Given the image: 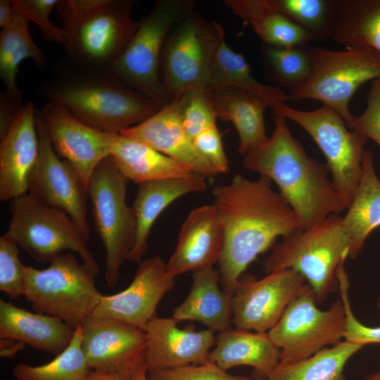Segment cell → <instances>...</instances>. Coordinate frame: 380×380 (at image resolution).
<instances>
[{
    "label": "cell",
    "instance_id": "cell-11",
    "mask_svg": "<svg viewBox=\"0 0 380 380\" xmlns=\"http://www.w3.org/2000/svg\"><path fill=\"white\" fill-rule=\"evenodd\" d=\"M272 112L299 125L316 142L327 160L332 182L349 205L360 179L368 139L348 130L342 117L326 105L302 111L285 103Z\"/></svg>",
    "mask_w": 380,
    "mask_h": 380
},
{
    "label": "cell",
    "instance_id": "cell-41",
    "mask_svg": "<svg viewBox=\"0 0 380 380\" xmlns=\"http://www.w3.org/2000/svg\"><path fill=\"white\" fill-rule=\"evenodd\" d=\"M344 263L345 262L339 265L336 273L341 300L346 312L344 338L363 346L367 344L380 343V326L365 325L355 317L353 312L349 300V279L344 268Z\"/></svg>",
    "mask_w": 380,
    "mask_h": 380
},
{
    "label": "cell",
    "instance_id": "cell-22",
    "mask_svg": "<svg viewBox=\"0 0 380 380\" xmlns=\"http://www.w3.org/2000/svg\"><path fill=\"white\" fill-rule=\"evenodd\" d=\"M224 240L220 216L213 204L193 210L182 225L175 250L166 267L176 277L213 267L220 259Z\"/></svg>",
    "mask_w": 380,
    "mask_h": 380
},
{
    "label": "cell",
    "instance_id": "cell-6",
    "mask_svg": "<svg viewBox=\"0 0 380 380\" xmlns=\"http://www.w3.org/2000/svg\"><path fill=\"white\" fill-rule=\"evenodd\" d=\"M25 274L23 296L32 309L74 328L92 317L103 296L97 274L72 252L56 257L45 269L25 265Z\"/></svg>",
    "mask_w": 380,
    "mask_h": 380
},
{
    "label": "cell",
    "instance_id": "cell-51",
    "mask_svg": "<svg viewBox=\"0 0 380 380\" xmlns=\"http://www.w3.org/2000/svg\"><path fill=\"white\" fill-rule=\"evenodd\" d=\"M377 306H378V308L380 310V297L378 300V302H377Z\"/></svg>",
    "mask_w": 380,
    "mask_h": 380
},
{
    "label": "cell",
    "instance_id": "cell-46",
    "mask_svg": "<svg viewBox=\"0 0 380 380\" xmlns=\"http://www.w3.org/2000/svg\"><path fill=\"white\" fill-rule=\"evenodd\" d=\"M25 344L17 340L0 338V356L13 358L18 353L24 349Z\"/></svg>",
    "mask_w": 380,
    "mask_h": 380
},
{
    "label": "cell",
    "instance_id": "cell-5",
    "mask_svg": "<svg viewBox=\"0 0 380 380\" xmlns=\"http://www.w3.org/2000/svg\"><path fill=\"white\" fill-rule=\"evenodd\" d=\"M194 4L187 0L157 1L139 20L119 58L105 70L160 107L170 103L172 99L160 77L161 53L172 28L193 12Z\"/></svg>",
    "mask_w": 380,
    "mask_h": 380
},
{
    "label": "cell",
    "instance_id": "cell-18",
    "mask_svg": "<svg viewBox=\"0 0 380 380\" xmlns=\"http://www.w3.org/2000/svg\"><path fill=\"white\" fill-rule=\"evenodd\" d=\"M175 278L160 256L141 260L130 284L115 294L103 295L92 317L122 321L145 330L161 299L174 288Z\"/></svg>",
    "mask_w": 380,
    "mask_h": 380
},
{
    "label": "cell",
    "instance_id": "cell-39",
    "mask_svg": "<svg viewBox=\"0 0 380 380\" xmlns=\"http://www.w3.org/2000/svg\"><path fill=\"white\" fill-rule=\"evenodd\" d=\"M18 247L6 233L0 237V290L11 300L23 296L25 265Z\"/></svg>",
    "mask_w": 380,
    "mask_h": 380
},
{
    "label": "cell",
    "instance_id": "cell-30",
    "mask_svg": "<svg viewBox=\"0 0 380 380\" xmlns=\"http://www.w3.org/2000/svg\"><path fill=\"white\" fill-rule=\"evenodd\" d=\"M214 23L218 32V41L206 89L221 87L240 88L262 98L272 110L286 103L290 99L289 95L278 87L267 86L255 80L245 58L227 46L222 25Z\"/></svg>",
    "mask_w": 380,
    "mask_h": 380
},
{
    "label": "cell",
    "instance_id": "cell-12",
    "mask_svg": "<svg viewBox=\"0 0 380 380\" xmlns=\"http://www.w3.org/2000/svg\"><path fill=\"white\" fill-rule=\"evenodd\" d=\"M310 289L294 298L267 334L280 350L279 362L291 364L306 359L344 338L346 312L341 300L324 310L317 306Z\"/></svg>",
    "mask_w": 380,
    "mask_h": 380
},
{
    "label": "cell",
    "instance_id": "cell-50",
    "mask_svg": "<svg viewBox=\"0 0 380 380\" xmlns=\"http://www.w3.org/2000/svg\"><path fill=\"white\" fill-rule=\"evenodd\" d=\"M363 380H380V370L367 374L365 376Z\"/></svg>",
    "mask_w": 380,
    "mask_h": 380
},
{
    "label": "cell",
    "instance_id": "cell-16",
    "mask_svg": "<svg viewBox=\"0 0 380 380\" xmlns=\"http://www.w3.org/2000/svg\"><path fill=\"white\" fill-rule=\"evenodd\" d=\"M39 110L54 151L72 165L87 189L94 171L110 156L119 134L86 125L53 101L48 100Z\"/></svg>",
    "mask_w": 380,
    "mask_h": 380
},
{
    "label": "cell",
    "instance_id": "cell-2",
    "mask_svg": "<svg viewBox=\"0 0 380 380\" xmlns=\"http://www.w3.org/2000/svg\"><path fill=\"white\" fill-rule=\"evenodd\" d=\"M243 164L247 170L269 178L278 186L303 230L348 208L346 198L329 177L327 164L307 154L283 117L274 116L271 137L246 154Z\"/></svg>",
    "mask_w": 380,
    "mask_h": 380
},
{
    "label": "cell",
    "instance_id": "cell-33",
    "mask_svg": "<svg viewBox=\"0 0 380 380\" xmlns=\"http://www.w3.org/2000/svg\"><path fill=\"white\" fill-rule=\"evenodd\" d=\"M29 20L15 11L11 23L0 34V77L6 91L22 100L16 84L18 67L23 61L32 59L40 68L47 65L48 58L35 44L28 29Z\"/></svg>",
    "mask_w": 380,
    "mask_h": 380
},
{
    "label": "cell",
    "instance_id": "cell-42",
    "mask_svg": "<svg viewBox=\"0 0 380 380\" xmlns=\"http://www.w3.org/2000/svg\"><path fill=\"white\" fill-rule=\"evenodd\" d=\"M148 380H253L246 375L229 374L215 365L206 362L148 371Z\"/></svg>",
    "mask_w": 380,
    "mask_h": 380
},
{
    "label": "cell",
    "instance_id": "cell-48",
    "mask_svg": "<svg viewBox=\"0 0 380 380\" xmlns=\"http://www.w3.org/2000/svg\"><path fill=\"white\" fill-rule=\"evenodd\" d=\"M130 377L118 374L90 370L83 380H129Z\"/></svg>",
    "mask_w": 380,
    "mask_h": 380
},
{
    "label": "cell",
    "instance_id": "cell-29",
    "mask_svg": "<svg viewBox=\"0 0 380 380\" xmlns=\"http://www.w3.org/2000/svg\"><path fill=\"white\" fill-rule=\"evenodd\" d=\"M109 157L128 181L138 184L195 174L185 165L149 146L120 133Z\"/></svg>",
    "mask_w": 380,
    "mask_h": 380
},
{
    "label": "cell",
    "instance_id": "cell-40",
    "mask_svg": "<svg viewBox=\"0 0 380 380\" xmlns=\"http://www.w3.org/2000/svg\"><path fill=\"white\" fill-rule=\"evenodd\" d=\"M11 2L14 11L25 17L29 22L34 23L46 40L65 46V30L50 20V15L58 0H11Z\"/></svg>",
    "mask_w": 380,
    "mask_h": 380
},
{
    "label": "cell",
    "instance_id": "cell-14",
    "mask_svg": "<svg viewBox=\"0 0 380 380\" xmlns=\"http://www.w3.org/2000/svg\"><path fill=\"white\" fill-rule=\"evenodd\" d=\"M310 289L304 277L293 270L273 272L260 279L242 275L232 296V324L239 329L267 333L288 305Z\"/></svg>",
    "mask_w": 380,
    "mask_h": 380
},
{
    "label": "cell",
    "instance_id": "cell-1",
    "mask_svg": "<svg viewBox=\"0 0 380 380\" xmlns=\"http://www.w3.org/2000/svg\"><path fill=\"white\" fill-rule=\"evenodd\" d=\"M213 195L224 232L220 282L233 296L243 272L259 255L278 237L302 228L295 212L266 177L253 181L236 174L229 184L215 186Z\"/></svg>",
    "mask_w": 380,
    "mask_h": 380
},
{
    "label": "cell",
    "instance_id": "cell-31",
    "mask_svg": "<svg viewBox=\"0 0 380 380\" xmlns=\"http://www.w3.org/2000/svg\"><path fill=\"white\" fill-rule=\"evenodd\" d=\"M224 4L244 23L251 24L265 45L298 47L315 39L308 30L273 10L269 0H227Z\"/></svg>",
    "mask_w": 380,
    "mask_h": 380
},
{
    "label": "cell",
    "instance_id": "cell-24",
    "mask_svg": "<svg viewBox=\"0 0 380 380\" xmlns=\"http://www.w3.org/2000/svg\"><path fill=\"white\" fill-rule=\"evenodd\" d=\"M205 90L217 118L231 122L236 127L241 155L244 156L268 141L264 117L268 106L262 98L234 87Z\"/></svg>",
    "mask_w": 380,
    "mask_h": 380
},
{
    "label": "cell",
    "instance_id": "cell-17",
    "mask_svg": "<svg viewBox=\"0 0 380 380\" xmlns=\"http://www.w3.org/2000/svg\"><path fill=\"white\" fill-rule=\"evenodd\" d=\"M81 346L90 370L131 377L144 361V330L110 318L91 317L82 325Z\"/></svg>",
    "mask_w": 380,
    "mask_h": 380
},
{
    "label": "cell",
    "instance_id": "cell-28",
    "mask_svg": "<svg viewBox=\"0 0 380 380\" xmlns=\"http://www.w3.org/2000/svg\"><path fill=\"white\" fill-rule=\"evenodd\" d=\"M342 216V225L350 243L349 258L355 259L369 235L380 227V179L372 153L365 151L360 179L355 194Z\"/></svg>",
    "mask_w": 380,
    "mask_h": 380
},
{
    "label": "cell",
    "instance_id": "cell-34",
    "mask_svg": "<svg viewBox=\"0 0 380 380\" xmlns=\"http://www.w3.org/2000/svg\"><path fill=\"white\" fill-rule=\"evenodd\" d=\"M363 346L346 340L291 364L279 363L267 380H348L344 368Z\"/></svg>",
    "mask_w": 380,
    "mask_h": 380
},
{
    "label": "cell",
    "instance_id": "cell-20",
    "mask_svg": "<svg viewBox=\"0 0 380 380\" xmlns=\"http://www.w3.org/2000/svg\"><path fill=\"white\" fill-rule=\"evenodd\" d=\"M177 324L172 317L156 315L147 324L144 362L148 372L208 362L215 344L214 332L208 329L196 331L194 327L180 329Z\"/></svg>",
    "mask_w": 380,
    "mask_h": 380
},
{
    "label": "cell",
    "instance_id": "cell-3",
    "mask_svg": "<svg viewBox=\"0 0 380 380\" xmlns=\"http://www.w3.org/2000/svg\"><path fill=\"white\" fill-rule=\"evenodd\" d=\"M39 87V94L66 107L72 115L98 130L120 134L160 108L104 70L56 65Z\"/></svg>",
    "mask_w": 380,
    "mask_h": 380
},
{
    "label": "cell",
    "instance_id": "cell-45",
    "mask_svg": "<svg viewBox=\"0 0 380 380\" xmlns=\"http://www.w3.org/2000/svg\"><path fill=\"white\" fill-rule=\"evenodd\" d=\"M22 100L18 99L6 91L0 94V139L8 131L19 110Z\"/></svg>",
    "mask_w": 380,
    "mask_h": 380
},
{
    "label": "cell",
    "instance_id": "cell-13",
    "mask_svg": "<svg viewBox=\"0 0 380 380\" xmlns=\"http://www.w3.org/2000/svg\"><path fill=\"white\" fill-rule=\"evenodd\" d=\"M218 41L217 30L191 12L169 32L160 58L161 80L172 100L189 90L207 89Z\"/></svg>",
    "mask_w": 380,
    "mask_h": 380
},
{
    "label": "cell",
    "instance_id": "cell-21",
    "mask_svg": "<svg viewBox=\"0 0 380 380\" xmlns=\"http://www.w3.org/2000/svg\"><path fill=\"white\" fill-rule=\"evenodd\" d=\"M120 134L138 140L205 178L219 175L196 151L182 122L177 100Z\"/></svg>",
    "mask_w": 380,
    "mask_h": 380
},
{
    "label": "cell",
    "instance_id": "cell-35",
    "mask_svg": "<svg viewBox=\"0 0 380 380\" xmlns=\"http://www.w3.org/2000/svg\"><path fill=\"white\" fill-rule=\"evenodd\" d=\"M82 326L75 327L69 346L50 362L42 365L17 364L15 380H83L90 371L81 346Z\"/></svg>",
    "mask_w": 380,
    "mask_h": 380
},
{
    "label": "cell",
    "instance_id": "cell-44",
    "mask_svg": "<svg viewBox=\"0 0 380 380\" xmlns=\"http://www.w3.org/2000/svg\"><path fill=\"white\" fill-rule=\"evenodd\" d=\"M222 134L216 124L201 132L193 139L198 153L219 174L226 173L229 168V160L222 141Z\"/></svg>",
    "mask_w": 380,
    "mask_h": 380
},
{
    "label": "cell",
    "instance_id": "cell-43",
    "mask_svg": "<svg viewBox=\"0 0 380 380\" xmlns=\"http://www.w3.org/2000/svg\"><path fill=\"white\" fill-rule=\"evenodd\" d=\"M348 128L372 139L380 146V77L372 83L365 110L360 115L353 116Z\"/></svg>",
    "mask_w": 380,
    "mask_h": 380
},
{
    "label": "cell",
    "instance_id": "cell-10",
    "mask_svg": "<svg viewBox=\"0 0 380 380\" xmlns=\"http://www.w3.org/2000/svg\"><path fill=\"white\" fill-rule=\"evenodd\" d=\"M134 0H102L91 11L63 25L68 63L80 68L106 70L121 55L139 20L131 11Z\"/></svg>",
    "mask_w": 380,
    "mask_h": 380
},
{
    "label": "cell",
    "instance_id": "cell-19",
    "mask_svg": "<svg viewBox=\"0 0 380 380\" xmlns=\"http://www.w3.org/2000/svg\"><path fill=\"white\" fill-rule=\"evenodd\" d=\"M37 110L32 101L23 104L0 143V200L11 201L29 192L39 143Z\"/></svg>",
    "mask_w": 380,
    "mask_h": 380
},
{
    "label": "cell",
    "instance_id": "cell-36",
    "mask_svg": "<svg viewBox=\"0 0 380 380\" xmlns=\"http://www.w3.org/2000/svg\"><path fill=\"white\" fill-rule=\"evenodd\" d=\"M305 46L281 48L265 45L262 55L271 75L289 94L300 89L311 73V63Z\"/></svg>",
    "mask_w": 380,
    "mask_h": 380
},
{
    "label": "cell",
    "instance_id": "cell-8",
    "mask_svg": "<svg viewBox=\"0 0 380 380\" xmlns=\"http://www.w3.org/2000/svg\"><path fill=\"white\" fill-rule=\"evenodd\" d=\"M11 219L6 232L34 260L49 264L65 251L77 253L89 268L99 272L88 240L69 215L27 193L10 201Z\"/></svg>",
    "mask_w": 380,
    "mask_h": 380
},
{
    "label": "cell",
    "instance_id": "cell-38",
    "mask_svg": "<svg viewBox=\"0 0 380 380\" xmlns=\"http://www.w3.org/2000/svg\"><path fill=\"white\" fill-rule=\"evenodd\" d=\"M175 100L179 105L183 127L192 139L216 124L217 116L205 89L189 90Z\"/></svg>",
    "mask_w": 380,
    "mask_h": 380
},
{
    "label": "cell",
    "instance_id": "cell-23",
    "mask_svg": "<svg viewBox=\"0 0 380 380\" xmlns=\"http://www.w3.org/2000/svg\"><path fill=\"white\" fill-rule=\"evenodd\" d=\"M205 178L198 174L167 178L139 184L131 208L136 222L134 246L127 260L140 262L148 249L153 224L160 213L182 196L207 190Z\"/></svg>",
    "mask_w": 380,
    "mask_h": 380
},
{
    "label": "cell",
    "instance_id": "cell-15",
    "mask_svg": "<svg viewBox=\"0 0 380 380\" xmlns=\"http://www.w3.org/2000/svg\"><path fill=\"white\" fill-rule=\"evenodd\" d=\"M36 125L39 152L28 193L42 203L67 213L89 240L87 189L72 165L61 160L54 151L39 110L36 113Z\"/></svg>",
    "mask_w": 380,
    "mask_h": 380
},
{
    "label": "cell",
    "instance_id": "cell-37",
    "mask_svg": "<svg viewBox=\"0 0 380 380\" xmlns=\"http://www.w3.org/2000/svg\"><path fill=\"white\" fill-rule=\"evenodd\" d=\"M271 8L308 30L315 39L330 38L335 0H269Z\"/></svg>",
    "mask_w": 380,
    "mask_h": 380
},
{
    "label": "cell",
    "instance_id": "cell-27",
    "mask_svg": "<svg viewBox=\"0 0 380 380\" xmlns=\"http://www.w3.org/2000/svg\"><path fill=\"white\" fill-rule=\"evenodd\" d=\"M218 272L213 267L193 272L189 293L175 308L172 317L177 322L195 321L213 332L220 333L232 324V296L219 286Z\"/></svg>",
    "mask_w": 380,
    "mask_h": 380
},
{
    "label": "cell",
    "instance_id": "cell-26",
    "mask_svg": "<svg viewBox=\"0 0 380 380\" xmlns=\"http://www.w3.org/2000/svg\"><path fill=\"white\" fill-rule=\"evenodd\" d=\"M75 329L57 317L31 312L0 300V338L17 340L57 355L69 346Z\"/></svg>",
    "mask_w": 380,
    "mask_h": 380
},
{
    "label": "cell",
    "instance_id": "cell-9",
    "mask_svg": "<svg viewBox=\"0 0 380 380\" xmlns=\"http://www.w3.org/2000/svg\"><path fill=\"white\" fill-rule=\"evenodd\" d=\"M128 180L108 156L94 171L87 188L96 231L106 251L104 278L114 287L134 246L136 222L126 202Z\"/></svg>",
    "mask_w": 380,
    "mask_h": 380
},
{
    "label": "cell",
    "instance_id": "cell-7",
    "mask_svg": "<svg viewBox=\"0 0 380 380\" xmlns=\"http://www.w3.org/2000/svg\"><path fill=\"white\" fill-rule=\"evenodd\" d=\"M311 63L307 82L289 95L290 99H315L344 120L349 127L353 115L349 103L357 89L365 82L380 77V53L367 47L332 51L305 46Z\"/></svg>",
    "mask_w": 380,
    "mask_h": 380
},
{
    "label": "cell",
    "instance_id": "cell-4",
    "mask_svg": "<svg viewBox=\"0 0 380 380\" xmlns=\"http://www.w3.org/2000/svg\"><path fill=\"white\" fill-rule=\"evenodd\" d=\"M350 247L342 216L332 214L315 227L297 230L274 243L262 267L266 274L284 270L298 272L319 304L338 290L337 270L349 258Z\"/></svg>",
    "mask_w": 380,
    "mask_h": 380
},
{
    "label": "cell",
    "instance_id": "cell-32",
    "mask_svg": "<svg viewBox=\"0 0 380 380\" xmlns=\"http://www.w3.org/2000/svg\"><path fill=\"white\" fill-rule=\"evenodd\" d=\"M330 38L346 49L380 53V0H335Z\"/></svg>",
    "mask_w": 380,
    "mask_h": 380
},
{
    "label": "cell",
    "instance_id": "cell-25",
    "mask_svg": "<svg viewBox=\"0 0 380 380\" xmlns=\"http://www.w3.org/2000/svg\"><path fill=\"white\" fill-rule=\"evenodd\" d=\"M208 362L227 371L248 365L254 369L253 380H267L268 374L279 363L280 350L267 333L229 328L219 333Z\"/></svg>",
    "mask_w": 380,
    "mask_h": 380
},
{
    "label": "cell",
    "instance_id": "cell-47",
    "mask_svg": "<svg viewBox=\"0 0 380 380\" xmlns=\"http://www.w3.org/2000/svg\"><path fill=\"white\" fill-rule=\"evenodd\" d=\"M14 13L11 0L0 1V27L1 30L11 23Z\"/></svg>",
    "mask_w": 380,
    "mask_h": 380
},
{
    "label": "cell",
    "instance_id": "cell-49",
    "mask_svg": "<svg viewBox=\"0 0 380 380\" xmlns=\"http://www.w3.org/2000/svg\"><path fill=\"white\" fill-rule=\"evenodd\" d=\"M147 372L148 370L146 369L145 362L143 361L135 369L129 380H148Z\"/></svg>",
    "mask_w": 380,
    "mask_h": 380
}]
</instances>
